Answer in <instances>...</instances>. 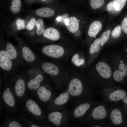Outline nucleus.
Wrapping results in <instances>:
<instances>
[{"mask_svg": "<svg viewBox=\"0 0 127 127\" xmlns=\"http://www.w3.org/2000/svg\"><path fill=\"white\" fill-rule=\"evenodd\" d=\"M121 27L118 26L115 27L111 33V35L112 37L117 38L119 37L121 33Z\"/></svg>", "mask_w": 127, "mask_h": 127, "instance_id": "30", "label": "nucleus"}, {"mask_svg": "<svg viewBox=\"0 0 127 127\" xmlns=\"http://www.w3.org/2000/svg\"><path fill=\"white\" fill-rule=\"evenodd\" d=\"M107 10L109 12L115 10L114 7L113 1L107 4Z\"/></svg>", "mask_w": 127, "mask_h": 127, "instance_id": "37", "label": "nucleus"}, {"mask_svg": "<svg viewBox=\"0 0 127 127\" xmlns=\"http://www.w3.org/2000/svg\"><path fill=\"white\" fill-rule=\"evenodd\" d=\"M77 18L71 16L66 19L65 24L68 30L72 33H74L79 29V24Z\"/></svg>", "mask_w": 127, "mask_h": 127, "instance_id": "8", "label": "nucleus"}, {"mask_svg": "<svg viewBox=\"0 0 127 127\" xmlns=\"http://www.w3.org/2000/svg\"><path fill=\"white\" fill-rule=\"evenodd\" d=\"M37 93L40 99L43 102L48 101L51 95L50 91L44 86L39 87L37 89Z\"/></svg>", "mask_w": 127, "mask_h": 127, "instance_id": "13", "label": "nucleus"}, {"mask_svg": "<svg viewBox=\"0 0 127 127\" xmlns=\"http://www.w3.org/2000/svg\"><path fill=\"white\" fill-rule=\"evenodd\" d=\"M111 32V30L108 29L103 33L100 39V45L101 46H103L107 41L109 38Z\"/></svg>", "mask_w": 127, "mask_h": 127, "instance_id": "28", "label": "nucleus"}, {"mask_svg": "<svg viewBox=\"0 0 127 127\" xmlns=\"http://www.w3.org/2000/svg\"><path fill=\"white\" fill-rule=\"evenodd\" d=\"M110 117L111 121L115 125H120L122 122L121 113L120 111L118 109L115 108L112 111Z\"/></svg>", "mask_w": 127, "mask_h": 127, "instance_id": "15", "label": "nucleus"}, {"mask_svg": "<svg viewBox=\"0 0 127 127\" xmlns=\"http://www.w3.org/2000/svg\"><path fill=\"white\" fill-rule=\"evenodd\" d=\"M3 98L6 103L9 106L12 107L15 104L14 96L11 91L8 89L5 91L3 95Z\"/></svg>", "mask_w": 127, "mask_h": 127, "instance_id": "20", "label": "nucleus"}, {"mask_svg": "<svg viewBox=\"0 0 127 127\" xmlns=\"http://www.w3.org/2000/svg\"><path fill=\"white\" fill-rule=\"evenodd\" d=\"M81 34L80 31L78 29L74 33V35L75 36L78 37Z\"/></svg>", "mask_w": 127, "mask_h": 127, "instance_id": "38", "label": "nucleus"}, {"mask_svg": "<svg viewBox=\"0 0 127 127\" xmlns=\"http://www.w3.org/2000/svg\"><path fill=\"white\" fill-rule=\"evenodd\" d=\"M30 35L32 36H33L35 35L34 32H32L30 33Z\"/></svg>", "mask_w": 127, "mask_h": 127, "instance_id": "40", "label": "nucleus"}, {"mask_svg": "<svg viewBox=\"0 0 127 127\" xmlns=\"http://www.w3.org/2000/svg\"><path fill=\"white\" fill-rule=\"evenodd\" d=\"M62 118V115L60 112L55 111L49 114L48 115L49 120L55 125L58 126L60 125Z\"/></svg>", "mask_w": 127, "mask_h": 127, "instance_id": "21", "label": "nucleus"}, {"mask_svg": "<svg viewBox=\"0 0 127 127\" xmlns=\"http://www.w3.org/2000/svg\"><path fill=\"white\" fill-rule=\"evenodd\" d=\"M96 68L100 76L105 79H108L111 76L112 72L109 66L105 63L100 62L96 65Z\"/></svg>", "mask_w": 127, "mask_h": 127, "instance_id": "5", "label": "nucleus"}, {"mask_svg": "<svg viewBox=\"0 0 127 127\" xmlns=\"http://www.w3.org/2000/svg\"><path fill=\"white\" fill-rule=\"evenodd\" d=\"M90 6L94 9L101 8L104 3V0H90Z\"/></svg>", "mask_w": 127, "mask_h": 127, "instance_id": "27", "label": "nucleus"}, {"mask_svg": "<svg viewBox=\"0 0 127 127\" xmlns=\"http://www.w3.org/2000/svg\"><path fill=\"white\" fill-rule=\"evenodd\" d=\"M43 36L45 38L54 41L58 40L60 36L58 31L56 29L51 27L46 29L43 33Z\"/></svg>", "mask_w": 127, "mask_h": 127, "instance_id": "9", "label": "nucleus"}, {"mask_svg": "<svg viewBox=\"0 0 127 127\" xmlns=\"http://www.w3.org/2000/svg\"><path fill=\"white\" fill-rule=\"evenodd\" d=\"M13 64L5 49H0V67L1 69L6 71L12 70Z\"/></svg>", "mask_w": 127, "mask_h": 127, "instance_id": "3", "label": "nucleus"}, {"mask_svg": "<svg viewBox=\"0 0 127 127\" xmlns=\"http://www.w3.org/2000/svg\"><path fill=\"white\" fill-rule=\"evenodd\" d=\"M36 22V20L35 18H32L27 24L26 26L27 29L29 31L32 30L34 27Z\"/></svg>", "mask_w": 127, "mask_h": 127, "instance_id": "34", "label": "nucleus"}, {"mask_svg": "<svg viewBox=\"0 0 127 127\" xmlns=\"http://www.w3.org/2000/svg\"><path fill=\"white\" fill-rule=\"evenodd\" d=\"M71 61L74 64L78 67L84 64L85 62L84 59H79V56L78 54H76L73 56Z\"/></svg>", "mask_w": 127, "mask_h": 127, "instance_id": "29", "label": "nucleus"}, {"mask_svg": "<svg viewBox=\"0 0 127 127\" xmlns=\"http://www.w3.org/2000/svg\"><path fill=\"white\" fill-rule=\"evenodd\" d=\"M101 42L100 39H96L91 44L89 50V53L92 54L95 52H98L99 50V45Z\"/></svg>", "mask_w": 127, "mask_h": 127, "instance_id": "24", "label": "nucleus"}, {"mask_svg": "<svg viewBox=\"0 0 127 127\" xmlns=\"http://www.w3.org/2000/svg\"><path fill=\"white\" fill-rule=\"evenodd\" d=\"M17 28L18 30L24 29L25 28L24 20H23L18 19L16 22Z\"/></svg>", "mask_w": 127, "mask_h": 127, "instance_id": "33", "label": "nucleus"}, {"mask_svg": "<svg viewBox=\"0 0 127 127\" xmlns=\"http://www.w3.org/2000/svg\"><path fill=\"white\" fill-rule=\"evenodd\" d=\"M35 13L37 16L47 18L53 16L55 12L52 9L50 8L45 7L37 9Z\"/></svg>", "mask_w": 127, "mask_h": 127, "instance_id": "19", "label": "nucleus"}, {"mask_svg": "<svg viewBox=\"0 0 127 127\" xmlns=\"http://www.w3.org/2000/svg\"><path fill=\"white\" fill-rule=\"evenodd\" d=\"M26 105L28 110L33 114L39 115L41 114V111L40 107L33 100L31 99L28 100Z\"/></svg>", "mask_w": 127, "mask_h": 127, "instance_id": "12", "label": "nucleus"}, {"mask_svg": "<svg viewBox=\"0 0 127 127\" xmlns=\"http://www.w3.org/2000/svg\"><path fill=\"white\" fill-rule=\"evenodd\" d=\"M20 50L22 58L25 62L28 63L32 64L36 61V56L29 48L24 46Z\"/></svg>", "mask_w": 127, "mask_h": 127, "instance_id": "4", "label": "nucleus"}, {"mask_svg": "<svg viewBox=\"0 0 127 127\" xmlns=\"http://www.w3.org/2000/svg\"><path fill=\"white\" fill-rule=\"evenodd\" d=\"M127 0H113V1L114 7L115 10L119 11L123 8Z\"/></svg>", "mask_w": 127, "mask_h": 127, "instance_id": "25", "label": "nucleus"}, {"mask_svg": "<svg viewBox=\"0 0 127 127\" xmlns=\"http://www.w3.org/2000/svg\"><path fill=\"white\" fill-rule=\"evenodd\" d=\"M102 28V24L100 22L97 21L93 22L90 24L88 30V35L90 37L95 38Z\"/></svg>", "mask_w": 127, "mask_h": 127, "instance_id": "10", "label": "nucleus"}, {"mask_svg": "<svg viewBox=\"0 0 127 127\" xmlns=\"http://www.w3.org/2000/svg\"><path fill=\"white\" fill-rule=\"evenodd\" d=\"M69 98V93L66 91L60 94L54 100V103L57 105H61L66 103Z\"/></svg>", "mask_w": 127, "mask_h": 127, "instance_id": "22", "label": "nucleus"}, {"mask_svg": "<svg viewBox=\"0 0 127 127\" xmlns=\"http://www.w3.org/2000/svg\"><path fill=\"white\" fill-rule=\"evenodd\" d=\"M107 112L104 107L99 105L95 108L92 111L91 115L94 119L100 120L104 119L107 116Z\"/></svg>", "mask_w": 127, "mask_h": 127, "instance_id": "6", "label": "nucleus"}, {"mask_svg": "<svg viewBox=\"0 0 127 127\" xmlns=\"http://www.w3.org/2000/svg\"><path fill=\"white\" fill-rule=\"evenodd\" d=\"M43 79V75L41 74L37 75L33 79L30 80L28 83V86L30 89L35 90L39 88L40 83Z\"/></svg>", "mask_w": 127, "mask_h": 127, "instance_id": "16", "label": "nucleus"}, {"mask_svg": "<svg viewBox=\"0 0 127 127\" xmlns=\"http://www.w3.org/2000/svg\"><path fill=\"white\" fill-rule=\"evenodd\" d=\"M123 101L124 103L127 104V96L123 99Z\"/></svg>", "mask_w": 127, "mask_h": 127, "instance_id": "39", "label": "nucleus"}, {"mask_svg": "<svg viewBox=\"0 0 127 127\" xmlns=\"http://www.w3.org/2000/svg\"><path fill=\"white\" fill-rule=\"evenodd\" d=\"M31 127H38V126H37L33 124V125H32L31 126Z\"/></svg>", "mask_w": 127, "mask_h": 127, "instance_id": "41", "label": "nucleus"}, {"mask_svg": "<svg viewBox=\"0 0 127 127\" xmlns=\"http://www.w3.org/2000/svg\"><path fill=\"white\" fill-rule=\"evenodd\" d=\"M10 9L12 12L14 14H16L20 11L21 5L20 0H12Z\"/></svg>", "mask_w": 127, "mask_h": 127, "instance_id": "23", "label": "nucleus"}, {"mask_svg": "<svg viewBox=\"0 0 127 127\" xmlns=\"http://www.w3.org/2000/svg\"><path fill=\"white\" fill-rule=\"evenodd\" d=\"M41 68L46 73L52 75H57L59 72L58 67L55 64L49 62H45L42 65Z\"/></svg>", "mask_w": 127, "mask_h": 127, "instance_id": "7", "label": "nucleus"}, {"mask_svg": "<svg viewBox=\"0 0 127 127\" xmlns=\"http://www.w3.org/2000/svg\"><path fill=\"white\" fill-rule=\"evenodd\" d=\"M9 127H21L22 126L18 122L15 121H12L9 123Z\"/></svg>", "mask_w": 127, "mask_h": 127, "instance_id": "36", "label": "nucleus"}, {"mask_svg": "<svg viewBox=\"0 0 127 127\" xmlns=\"http://www.w3.org/2000/svg\"><path fill=\"white\" fill-rule=\"evenodd\" d=\"M113 77L116 81L119 82L122 81L124 77L122 73L120 71L117 70L114 72Z\"/></svg>", "mask_w": 127, "mask_h": 127, "instance_id": "31", "label": "nucleus"}, {"mask_svg": "<svg viewBox=\"0 0 127 127\" xmlns=\"http://www.w3.org/2000/svg\"><path fill=\"white\" fill-rule=\"evenodd\" d=\"M121 27L123 32L127 34V17L123 20L121 24Z\"/></svg>", "mask_w": 127, "mask_h": 127, "instance_id": "35", "label": "nucleus"}, {"mask_svg": "<svg viewBox=\"0 0 127 127\" xmlns=\"http://www.w3.org/2000/svg\"><path fill=\"white\" fill-rule=\"evenodd\" d=\"M25 85L24 80L19 79L16 81L15 86V91L16 95L19 97L24 95L25 90Z\"/></svg>", "mask_w": 127, "mask_h": 127, "instance_id": "18", "label": "nucleus"}, {"mask_svg": "<svg viewBox=\"0 0 127 127\" xmlns=\"http://www.w3.org/2000/svg\"><path fill=\"white\" fill-rule=\"evenodd\" d=\"M42 51L46 56L51 57L57 58L64 54V50L61 46L55 44L49 45L44 47Z\"/></svg>", "mask_w": 127, "mask_h": 127, "instance_id": "1", "label": "nucleus"}, {"mask_svg": "<svg viewBox=\"0 0 127 127\" xmlns=\"http://www.w3.org/2000/svg\"><path fill=\"white\" fill-rule=\"evenodd\" d=\"M83 87L82 83L80 80L77 78L72 79L69 83L68 91L71 96H78L82 92Z\"/></svg>", "mask_w": 127, "mask_h": 127, "instance_id": "2", "label": "nucleus"}, {"mask_svg": "<svg viewBox=\"0 0 127 127\" xmlns=\"http://www.w3.org/2000/svg\"><path fill=\"white\" fill-rule=\"evenodd\" d=\"M5 49L7 53L12 61H15L18 59L19 55L18 50L12 44L7 43Z\"/></svg>", "mask_w": 127, "mask_h": 127, "instance_id": "11", "label": "nucleus"}, {"mask_svg": "<svg viewBox=\"0 0 127 127\" xmlns=\"http://www.w3.org/2000/svg\"><path fill=\"white\" fill-rule=\"evenodd\" d=\"M119 70L122 73L124 77L127 76V65L124 63V61L121 63L119 66Z\"/></svg>", "mask_w": 127, "mask_h": 127, "instance_id": "32", "label": "nucleus"}, {"mask_svg": "<svg viewBox=\"0 0 127 127\" xmlns=\"http://www.w3.org/2000/svg\"><path fill=\"white\" fill-rule=\"evenodd\" d=\"M90 107V105L88 103H82L77 106L74 111V115L76 118L83 115Z\"/></svg>", "mask_w": 127, "mask_h": 127, "instance_id": "14", "label": "nucleus"}, {"mask_svg": "<svg viewBox=\"0 0 127 127\" xmlns=\"http://www.w3.org/2000/svg\"><path fill=\"white\" fill-rule=\"evenodd\" d=\"M100 126H95L94 127H100Z\"/></svg>", "mask_w": 127, "mask_h": 127, "instance_id": "42", "label": "nucleus"}, {"mask_svg": "<svg viewBox=\"0 0 127 127\" xmlns=\"http://www.w3.org/2000/svg\"><path fill=\"white\" fill-rule=\"evenodd\" d=\"M35 25L37 27L36 33L38 35H40L43 33L44 31V27L43 20L39 19L36 21Z\"/></svg>", "mask_w": 127, "mask_h": 127, "instance_id": "26", "label": "nucleus"}, {"mask_svg": "<svg viewBox=\"0 0 127 127\" xmlns=\"http://www.w3.org/2000/svg\"><path fill=\"white\" fill-rule=\"evenodd\" d=\"M41 0L43 1H44L46 0Z\"/></svg>", "mask_w": 127, "mask_h": 127, "instance_id": "43", "label": "nucleus"}, {"mask_svg": "<svg viewBox=\"0 0 127 127\" xmlns=\"http://www.w3.org/2000/svg\"><path fill=\"white\" fill-rule=\"evenodd\" d=\"M126 96V93L125 91L117 90L111 92L109 95V98L111 101H117L123 99Z\"/></svg>", "mask_w": 127, "mask_h": 127, "instance_id": "17", "label": "nucleus"}]
</instances>
